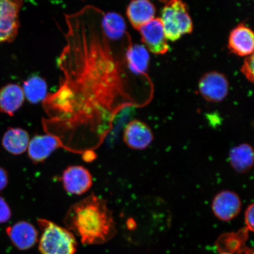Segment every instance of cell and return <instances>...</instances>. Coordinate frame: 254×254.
<instances>
[{"label": "cell", "instance_id": "7a4b0ae2", "mask_svg": "<svg viewBox=\"0 0 254 254\" xmlns=\"http://www.w3.org/2000/svg\"><path fill=\"white\" fill-rule=\"evenodd\" d=\"M63 222L66 229L78 236L84 245L106 244L117 232L106 200L94 193L72 205Z\"/></svg>", "mask_w": 254, "mask_h": 254}, {"label": "cell", "instance_id": "8992f818", "mask_svg": "<svg viewBox=\"0 0 254 254\" xmlns=\"http://www.w3.org/2000/svg\"><path fill=\"white\" fill-rule=\"evenodd\" d=\"M198 90L203 98L208 102L220 103L228 95L229 82L221 73L209 72L199 79Z\"/></svg>", "mask_w": 254, "mask_h": 254}, {"label": "cell", "instance_id": "5bb4252c", "mask_svg": "<svg viewBox=\"0 0 254 254\" xmlns=\"http://www.w3.org/2000/svg\"><path fill=\"white\" fill-rule=\"evenodd\" d=\"M155 14L156 8L150 0H131L127 8L128 20L137 30L154 19Z\"/></svg>", "mask_w": 254, "mask_h": 254}, {"label": "cell", "instance_id": "2e32d148", "mask_svg": "<svg viewBox=\"0 0 254 254\" xmlns=\"http://www.w3.org/2000/svg\"><path fill=\"white\" fill-rule=\"evenodd\" d=\"M23 89L16 84H9L0 90V113L13 116L24 103Z\"/></svg>", "mask_w": 254, "mask_h": 254}, {"label": "cell", "instance_id": "277c9868", "mask_svg": "<svg viewBox=\"0 0 254 254\" xmlns=\"http://www.w3.org/2000/svg\"><path fill=\"white\" fill-rule=\"evenodd\" d=\"M160 19L167 39L173 42L192 32V19L187 4L182 0L167 2L161 11Z\"/></svg>", "mask_w": 254, "mask_h": 254}, {"label": "cell", "instance_id": "d4e9b609", "mask_svg": "<svg viewBox=\"0 0 254 254\" xmlns=\"http://www.w3.org/2000/svg\"><path fill=\"white\" fill-rule=\"evenodd\" d=\"M8 183V177L7 171L4 168L0 167V191L5 189Z\"/></svg>", "mask_w": 254, "mask_h": 254}, {"label": "cell", "instance_id": "9a60e30c", "mask_svg": "<svg viewBox=\"0 0 254 254\" xmlns=\"http://www.w3.org/2000/svg\"><path fill=\"white\" fill-rule=\"evenodd\" d=\"M249 238V230L246 227L237 232L221 235L216 242L218 252L231 254H241L249 250L246 243Z\"/></svg>", "mask_w": 254, "mask_h": 254}, {"label": "cell", "instance_id": "484cf974", "mask_svg": "<svg viewBox=\"0 0 254 254\" xmlns=\"http://www.w3.org/2000/svg\"><path fill=\"white\" fill-rule=\"evenodd\" d=\"M159 1H160L162 2L166 3L167 2L169 1V0H159Z\"/></svg>", "mask_w": 254, "mask_h": 254}, {"label": "cell", "instance_id": "e0dca14e", "mask_svg": "<svg viewBox=\"0 0 254 254\" xmlns=\"http://www.w3.org/2000/svg\"><path fill=\"white\" fill-rule=\"evenodd\" d=\"M228 160L233 169L237 173L246 174L254 166V152L252 145L243 143L231 149Z\"/></svg>", "mask_w": 254, "mask_h": 254}, {"label": "cell", "instance_id": "ba28073f", "mask_svg": "<svg viewBox=\"0 0 254 254\" xmlns=\"http://www.w3.org/2000/svg\"><path fill=\"white\" fill-rule=\"evenodd\" d=\"M211 208L215 217L222 221H230L237 217L242 208L240 196L231 190H222L212 199Z\"/></svg>", "mask_w": 254, "mask_h": 254}, {"label": "cell", "instance_id": "52a82bcc", "mask_svg": "<svg viewBox=\"0 0 254 254\" xmlns=\"http://www.w3.org/2000/svg\"><path fill=\"white\" fill-rule=\"evenodd\" d=\"M138 31L140 33L142 43L152 53L157 55H164L169 50V46L160 18L152 19L143 25Z\"/></svg>", "mask_w": 254, "mask_h": 254}, {"label": "cell", "instance_id": "7402d4cb", "mask_svg": "<svg viewBox=\"0 0 254 254\" xmlns=\"http://www.w3.org/2000/svg\"><path fill=\"white\" fill-rule=\"evenodd\" d=\"M241 72L246 76L248 80L250 82H254V55L247 56L244 60L242 67L241 69Z\"/></svg>", "mask_w": 254, "mask_h": 254}, {"label": "cell", "instance_id": "ffe728a7", "mask_svg": "<svg viewBox=\"0 0 254 254\" xmlns=\"http://www.w3.org/2000/svg\"><path fill=\"white\" fill-rule=\"evenodd\" d=\"M24 96L31 104L43 101L47 96V85L39 76H32L24 82Z\"/></svg>", "mask_w": 254, "mask_h": 254}, {"label": "cell", "instance_id": "6da1fadb", "mask_svg": "<svg viewBox=\"0 0 254 254\" xmlns=\"http://www.w3.org/2000/svg\"><path fill=\"white\" fill-rule=\"evenodd\" d=\"M104 13L87 5L65 17L66 43L57 62L59 87L43 103L48 115L66 129L94 126L104 134L117 114L132 106L122 64L104 29Z\"/></svg>", "mask_w": 254, "mask_h": 254}, {"label": "cell", "instance_id": "4fadbf2b", "mask_svg": "<svg viewBox=\"0 0 254 254\" xmlns=\"http://www.w3.org/2000/svg\"><path fill=\"white\" fill-rule=\"evenodd\" d=\"M253 31L245 24H240L231 31L228 38V49L238 56H249L254 52Z\"/></svg>", "mask_w": 254, "mask_h": 254}, {"label": "cell", "instance_id": "5b68a950", "mask_svg": "<svg viewBox=\"0 0 254 254\" xmlns=\"http://www.w3.org/2000/svg\"><path fill=\"white\" fill-rule=\"evenodd\" d=\"M23 0H0V43L13 41L20 27Z\"/></svg>", "mask_w": 254, "mask_h": 254}, {"label": "cell", "instance_id": "3957f363", "mask_svg": "<svg viewBox=\"0 0 254 254\" xmlns=\"http://www.w3.org/2000/svg\"><path fill=\"white\" fill-rule=\"evenodd\" d=\"M41 232L39 250L41 254H75L78 243L75 235L66 228L46 219L37 220Z\"/></svg>", "mask_w": 254, "mask_h": 254}, {"label": "cell", "instance_id": "30bf717a", "mask_svg": "<svg viewBox=\"0 0 254 254\" xmlns=\"http://www.w3.org/2000/svg\"><path fill=\"white\" fill-rule=\"evenodd\" d=\"M62 182L66 192L81 195L91 189L93 185V177L86 168L72 166L64 171Z\"/></svg>", "mask_w": 254, "mask_h": 254}, {"label": "cell", "instance_id": "4316f807", "mask_svg": "<svg viewBox=\"0 0 254 254\" xmlns=\"http://www.w3.org/2000/svg\"><path fill=\"white\" fill-rule=\"evenodd\" d=\"M220 254H231L226 253H221Z\"/></svg>", "mask_w": 254, "mask_h": 254}, {"label": "cell", "instance_id": "603a6c76", "mask_svg": "<svg viewBox=\"0 0 254 254\" xmlns=\"http://www.w3.org/2000/svg\"><path fill=\"white\" fill-rule=\"evenodd\" d=\"M11 217V211L5 199L0 196V223H5Z\"/></svg>", "mask_w": 254, "mask_h": 254}, {"label": "cell", "instance_id": "9c48e42d", "mask_svg": "<svg viewBox=\"0 0 254 254\" xmlns=\"http://www.w3.org/2000/svg\"><path fill=\"white\" fill-rule=\"evenodd\" d=\"M154 139L150 126L141 120L130 121L124 130L123 140L132 150H144L150 147Z\"/></svg>", "mask_w": 254, "mask_h": 254}, {"label": "cell", "instance_id": "ac0fdd59", "mask_svg": "<svg viewBox=\"0 0 254 254\" xmlns=\"http://www.w3.org/2000/svg\"><path fill=\"white\" fill-rule=\"evenodd\" d=\"M30 142L29 134L20 128H9L2 138V145L9 153L15 155L24 153Z\"/></svg>", "mask_w": 254, "mask_h": 254}, {"label": "cell", "instance_id": "d6986e66", "mask_svg": "<svg viewBox=\"0 0 254 254\" xmlns=\"http://www.w3.org/2000/svg\"><path fill=\"white\" fill-rule=\"evenodd\" d=\"M126 59L127 66L135 74H142L147 71L150 56L144 46L129 43L127 47Z\"/></svg>", "mask_w": 254, "mask_h": 254}, {"label": "cell", "instance_id": "cb8c5ba5", "mask_svg": "<svg viewBox=\"0 0 254 254\" xmlns=\"http://www.w3.org/2000/svg\"><path fill=\"white\" fill-rule=\"evenodd\" d=\"M254 205L253 203L248 206L245 212L246 228L249 231H254Z\"/></svg>", "mask_w": 254, "mask_h": 254}, {"label": "cell", "instance_id": "7c38bea8", "mask_svg": "<svg viewBox=\"0 0 254 254\" xmlns=\"http://www.w3.org/2000/svg\"><path fill=\"white\" fill-rule=\"evenodd\" d=\"M60 146L59 138L53 135L34 136L28 144V157L34 163H43Z\"/></svg>", "mask_w": 254, "mask_h": 254}, {"label": "cell", "instance_id": "8fae6325", "mask_svg": "<svg viewBox=\"0 0 254 254\" xmlns=\"http://www.w3.org/2000/svg\"><path fill=\"white\" fill-rule=\"evenodd\" d=\"M8 236L18 250L31 249L39 241V233L34 225L27 221H20L6 229Z\"/></svg>", "mask_w": 254, "mask_h": 254}, {"label": "cell", "instance_id": "44dd1931", "mask_svg": "<svg viewBox=\"0 0 254 254\" xmlns=\"http://www.w3.org/2000/svg\"><path fill=\"white\" fill-rule=\"evenodd\" d=\"M103 25L108 36L111 39L119 40L127 34L125 20L122 15L115 12L104 13Z\"/></svg>", "mask_w": 254, "mask_h": 254}]
</instances>
